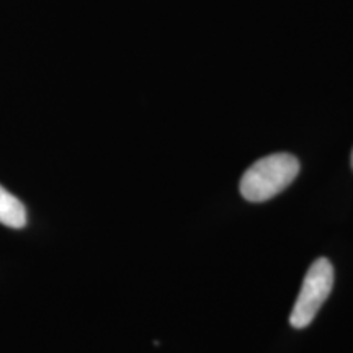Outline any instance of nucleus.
Returning <instances> with one entry per match:
<instances>
[{
    "label": "nucleus",
    "mask_w": 353,
    "mask_h": 353,
    "mask_svg": "<svg viewBox=\"0 0 353 353\" xmlns=\"http://www.w3.org/2000/svg\"><path fill=\"white\" fill-rule=\"evenodd\" d=\"M299 169L301 165L298 157L288 152L270 154L259 159L242 175L241 195L250 203L272 200L294 182Z\"/></svg>",
    "instance_id": "obj_1"
},
{
    "label": "nucleus",
    "mask_w": 353,
    "mask_h": 353,
    "mask_svg": "<svg viewBox=\"0 0 353 353\" xmlns=\"http://www.w3.org/2000/svg\"><path fill=\"white\" fill-rule=\"evenodd\" d=\"M334 288V265L327 259H317L309 267L301 290L290 314V324L294 329H304L314 321L322 304L327 301Z\"/></svg>",
    "instance_id": "obj_2"
},
{
    "label": "nucleus",
    "mask_w": 353,
    "mask_h": 353,
    "mask_svg": "<svg viewBox=\"0 0 353 353\" xmlns=\"http://www.w3.org/2000/svg\"><path fill=\"white\" fill-rule=\"evenodd\" d=\"M0 224L21 229L26 224V210L19 198L0 185Z\"/></svg>",
    "instance_id": "obj_3"
},
{
    "label": "nucleus",
    "mask_w": 353,
    "mask_h": 353,
    "mask_svg": "<svg viewBox=\"0 0 353 353\" xmlns=\"http://www.w3.org/2000/svg\"><path fill=\"white\" fill-rule=\"evenodd\" d=\"M352 169H353V151H352Z\"/></svg>",
    "instance_id": "obj_4"
}]
</instances>
